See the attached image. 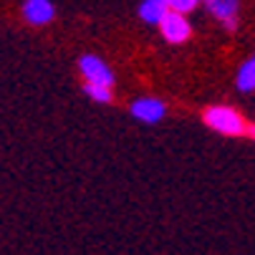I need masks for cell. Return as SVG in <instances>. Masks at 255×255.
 <instances>
[{
	"mask_svg": "<svg viewBox=\"0 0 255 255\" xmlns=\"http://www.w3.org/2000/svg\"><path fill=\"white\" fill-rule=\"evenodd\" d=\"M205 124L220 134H228V136H240L248 131L243 117L230 106H210L205 112Z\"/></svg>",
	"mask_w": 255,
	"mask_h": 255,
	"instance_id": "1",
	"label": "cell"
},
{
	"mask_svg": "<svg viewBox=\"0 0 255 255\" xmlns=\"http://www.w3.org/2000/svg\"><path fill=\"white\" fill-rule=\"evenodd\" d=\"M159 28H162V35L169 43H182V41L190 38V23H187L185 13H179V10H169L162 18Z\"/></svg>",
	"mask_w": 255,
	"mask_h": 255,
	"instance_id": "2",
	"label": "cell"
},
{
	"mask_svg": "<svg viewBox=\"0 0 255 255\" xmlns=\"http://www.w3.org/2000/svg\"><path fill=\"white\" fill-rule=\"evenodd\" d=\"M79 68L86 81H94V84H106V86H114V74L99 56H84L79 61Z\"/></svg>",
	"mask_w": 255,
	"mask_h": 255,
	"instance_id": "3",
	"label": "cell"
},
{
	"mask_svg": "<svg viewBox=\"0 0 255 255\" xmlns=\"http://www.w3.org/2000/svg\"><path fill=\"white\" fill-rule=\"evenodd\" d=\"M131 114L139 119V122H147V124H154L164 117V104L159 99H139L131 104Z\"/></svg>",
	"mask_w": 255,
	"mask_h": 255,
	"instance_id": "4",
	"label": "cell"
},
{
	"mask_svg": "<svg viewBox=\"0 0 255 255\" xmlns=\"http://www.w3.org/2000/svg\"><path fill=\"white\" fill-rule=\"evenodd\" d=\"M23 18L33 25H46L53 18V3L51 0H25L23 3Z\"/></svg>",
	"mask_w": 255,
	"mask_h": 255,
	"instance_id": "5",
	"label": "cell"
},
{
	"mask_svg": "<svg viewBox=\"0 0 255 255\" xmlns=\"http://www.w3.org/2000/svg\"><path fill=\"white\" fill-rule=\"evenodd\" d=\"M210 10L215 18H220L228 30L238 28V0H212Z\"/></svg>",
	"mask_w": 255,
	"mask_h": 255,
	"instance_id": "6",
	"label": "cell"
},
{
	"mask_svg": "<svg viewBox=\"0 0 255 255\" xmlns=\"http://www.w3.org/2000/svg\"><path fill=\"white\" fill-rule=\"evenodd\" d=\"M169 3L167 0H144V3L139 5V15L141 20H147V23H162V18L169 13Z\"/></svg>",
	"mask_w": 255,
	"mask_h": 255,
	"instance_id": "7",
	"label": "cell"
},
{
	"mask_svg": "<svg viewBox=\"0 0 255 255\" xmlns=\"http://www.w3.org/2000/svg\"><path fill=\"white\" fill-rule=\"evenodd\" d=\"M238 89L240 91H253L255 89V56L240 66V71H238Z\"/></svg>",
	"mask_w": 255,
	"mask_h": 255,
	"instance_id": "8",
	"label": "cell"
},
{
	"mask_svg": "<svg viewBox=\"0 0 255 255\" xmlns=\"http://www.w3.org/2000/svg\"><path fill=\"white\" fill-rule=\"evenodd\" d=\"M86 94H89L94 101H101V104H109V101H112V86H106V84L86 81Z\"/></svg>",
	"mask_w": 255,
	"mask_h": 255,
	"instance_id": "9",
	"label": "cell"
},
{
	"mask_svg": "<svg viewBox=\"0 0 255 255\" xmlns=\"http://www.w3.org/2000/svg\"><path fill=\"white\" fill-rule=\"evenodd\" d=\"M167 3H169V8H172V10L190 13V10H195V8H197L200 0H167Z\"/></svg>",
	"mask_w": 255,
	"mask_h": 255,
	"instance_id": "10",
	"label": "cell"
},
{
	"mask_svg": "<svg viewBox=\"0 0 255 255\" xmlns=\"http://www.w3.org/2000/svg\"><path fill=\"white\" fill-rule=\"evenodd\" d=\"M248 131H250V134H253V136H255V129H248Z\"/></svg>",
	"mask_w": 255,
	"mask_h": 255,
	"instance_id": "11",
	"label": "cell"
},
{
	"mask_svg": "<svg viewBox=\"0 0 255 255\" xmlns=\"http://www.w3.org/2000/svg\"><path fill=\"white\" fill-rule=\"evenodd\" d=\"M205 3H212V0H205Z\"/></svg>",
	"mask_w": 255,
	"mask_h": 255,
	"instance_id": "12",
	"label": "cell"
}]
</instances>
